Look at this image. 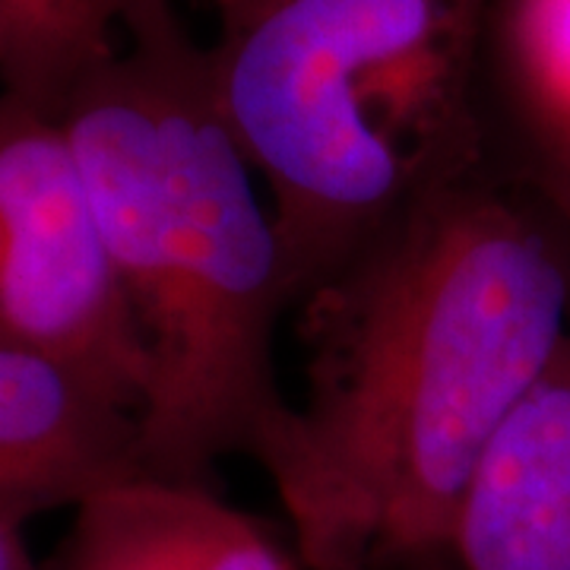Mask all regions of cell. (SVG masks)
Masks as SVG:
<instances>
[{"instance_id": "1", "label": "cell", "mask_w": 570, "mask_h": 570, "mask_svg": "<svg viewBox=\"0 0 570 570\" xmlns=\"http://www.w3.org/2000/svg\"><path fill=\"white\" fill-rule=\"evenodd\" d=\"M305 390L261 469L305 570L448 554L469 472L570 333V247L489 168L295 305Z\"/></svg>"}, {"instance_id": "2", "label": "cell", "mask_w": 570, "mask_h": 570, "mask_svg": "<svg viewBox=\"0 0 570 570\" xmlns=\"http://www.w3.org/2000/svg\"><path fill=\"white\" fill-rule=\"evenodd\" d=\"M146 348L140 466L216 485L288 422L273 340L295 307L279 228L171 0H140L61 115Z\"/></svg>"}, {"instance_id": "3", "label": "cell", "mask_w": 570, "mask_h": 570, "mask_svg": "<svg viewBox=\"0 0 570 570\" xmlns=\"http://www.w3.org/2000/svg\"><path fill=\"white\" fill-rule=\"evenodd\" d=\"M223 115L264 184L295 305L409 209L485 171L498 0H204Z\"/></svg>"}, {"instance_id": "4", "label": "cell", "mask_w": 570, "mask_h": 570, "mask_svg": "<svg viewBox=\"0 0 570 570\" xmlns=\"http://www.w3.org/2000/svg\"><path fill=\"white\" fill-rule=\"evenodd\" d=\"M0 348L140 412L149 365L58 118L0 96Z\"/></svg>"}, {"instance_id": "5", "label": "cell", "mask_w": 570, "mask_h": 570, "mask_svg": "<svg viewBox=\"0 0 570 570\" xmlns=\"http://www.w3.org/2000/svg\"><path fill=\"white\" fill-rule=\"evenodd\" d=\"M450 570H570V333L469 472Z\"/></svg>"}, {"instance_id": "6", "label": "cell", "mask_w": 570, "mask_h": 570, "mask_svg": "<svg viewBox=\"0 0 570 570\" xmlns=\"http://www.w3.org/2000/svg\"><path fill=\"white\" fill-rule=\"evenodd\" d=\"M142 472L137 415L73 374L0 348V517L26 527Z\"/></svg>"}, {"instance_id": "7", "label": "cell", "mask_w": 570, "mask_h": 570, "mask_svg": "<svg viewBox=\"0 0 570 570\" xmlns=\"http://www.w3.org/2000/svg\"><path fill=\"white\" fill-rule=\"evenodd\" d=\"M48 570H305L288 532L206 482L127 475L89 494Z\"/></svg>"}, {"instance_id": "8", "label": "cell", "mask_w": 570, "mask_h": 570, "mask_svg": "<svg viewBox=\"0 0 570 570\" xmlns=\"http://www.w3.org/2000/svg\"><path fill=\"white\" fill-rule=\"evenodd\" d=\"M140 0H0V82L58 118L77 82L102 63Z\"/></svg>"}, {"instance_id": "9", "label": "cell", "mask_w": 570, "mask_h": 570, "mask_svg": "<svg viewBox=\"0 0 570 570\" xmlns=\"http://www.w3.org/2000/svg\"><path fill=\"white\" fill-rule=\"evenodd\" d=\"M508 80L539 149H570V0H498Z\"/></svg>"}, {"instance_id": "10", "label": "cell", "mask_w": 570, "mask_h": 570, "mask_svg": "<svg viewBox=\"0 0 570 570\" xmlns=\"http://www.w3.org/2000/svg\"><path fill=\"white\" fill-rule=\"evenodd\" d=\"M527 187L542 200L570 247V149H539Z\"/></svg>"}, {"instance_id": "11", "label": "cell", "mask_w": 570, "mask_h": 570, "mask_svg": "<svg viewBox=\"0 0 570 570\" xmlns=\"http://www.w3.org/2000/svg\"><path fill=\"white\" fill-rule=\"evenodd\" d=\"M0 570H48L22 539V527L0 517Z\"/></svg>"}, {"instance_id": "12", "label": "cell", "mask_w": 570, "mask_h": 570, "mask_svg": "<svg viewBox=\"0 0 570 570\" xmlns=\"http://www.w3.org/2000/svg\"><path fill=\"white\" fill-rule=\"evenodd\" d=\"M406 570H450L448 558H431V561H422V564H412Z\"/></svg>"}]
</instances>
